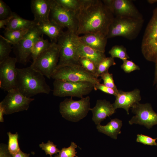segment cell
Returning <instances> with one entry per match:
<instances>
[{"mask_svg":"<svg viewBox=\"0 0 157 157\" xmlns=\"http://www.w3.org/2000/svg\"><path fill=\"white\" fill-rule=\"evenodd\" d=\"M16 88L25 96L31 97L40 93L49 94L51 90L44 76L31 66L16 68Z\"/></svg>","mask_w":157,"mask_h":157,"instance_id":"7a4b0ae2","label":"cell"},{"mask_svg":"<svg viewBox=\"0 0 157 157\" xmlns=\"http://www.w3.org/2000/svg\"><path fill=\"white\" fill-rule=\"evenodd\" d=\"M77 147L76 144L72 142L69 147L62 148L59 154L55 155L54 157H78L76 156L77 152L76 149Z\"/></svg>","mask_w":157,"mask_h":157,"instance_id":"4dcf8cb0","label":"cell"},{"mask_svg":"<svg viewBox=\"0 0 157 157\" xmlns=\"http://www.w3.org/2000/svg\"><path fill=\"white\" fill-rule=\"evenodd\" d=\"M29 29L5 31L4 38L14 45L19 42Z\"/></svg>","mask_w":157,"mask_h":157,"instance_id":"d4e9b609","label":"cell"},{"mask_svg":"<svg viewBox=\"0 0 157 157\" xmlns=\"http://www.w3.org/2000/svg\"><path fill=\"white\" fill-rule=\"evenodd\" d=\"M136 141L141 143L144 145L151 146H157L156 142L157 138H152L142 134H138L137 135Z\"/></svg>","mask_w":157,"mask_h":157,"instance_id":"e575fe53","label":"cell"},{"mask_svg":"<svg viewBox=\"0 0 157 157\" xmlns=\"http://www.w3.org/2000/svg\"><path fill=\"white\" fill-rule=\"evenodd\" d=\"M90 110L92 114V119L97 125L115 112L113 104L106 99L97 100L95 106L91 108Z\"/></svg>","mask_w":157,"mask_h":157,"instance_id":"ac0fdd59","label":"cell"},{"mask_svg":"<svg viewBox=\"0 0 157 157\" xmlns=\"http://www.w3.org/2000/svg\"><path fill=\"white\" fill-rule=\"evenodd\" d=\"M140 90L135 89L130 91L125 92L118 90L115 96V102L113 104L115 109L122 108L129 114V110L141 100Z\"/></svg>","mask_w":157,"mask_h":157,"instance_id":"2e32d148","label":"cell"},{"mask_svg":"<svg viewBox=\"0 0 157 157\" xmlns=\"http://www.w3.org/2000/svg\"><path fill=\"white\" fill-rule=\"evenodd\" d=\"M99 132L103 133L114 139H117V135L121 133L122 121L117 118L112 119L105 125L99 124L97 125Z\"/></svg>","mask_w":157,"mask_h":157,"instance_id":"7402d4cb","label":"cell"},{"mask_svg":"<svg viewBox=\"0 0 157 157\" xmlns=\"http://www.w3.org/2000/svg\"><path fill=\"white\" fill-rule=\"evenodd\" d=\"M121 68L126 73H130L136 70L140 69L139 67L133 61L128 59L123 61Z\"/></svg>","mask_w":157,"mask_h":157,"instance_id":"d590c367","label":"cell"},{"mask_svg":"<svg viewBox=\"0 0 157 157\" xmlns=\"http://www.w3.org/2000/svg\"><path fill=\"white\" fill-rule=\"evenodd\" d=\"M74 33L67 30L58 39L57 43L59 48V59L57 67L80 65L73 40Z\"/></svg>","mask_w":157,"mask_h":157,"instance_id":"9c48e42d","label":"cell"},{"mask_svg":"<svg viewBox=\"0 0 157 157\" xmlns=\"http://www.w3.org/2000/svg\"><path fill=\"white\" fill-rule=\"evenodd\" d=\"M13 14L12 16L8 18L2 20H0V28H3L5 29L6 26L9 23L12 19L13 17Z\"/></svg>","mask_w":157,"mask_h":157,"instance_id":"ab89813d","label":"cell"},{"mask_svg":"<svg viewBox=\"0 0 157 157\" xmlns=\"http://www.w3.org/2000/svg\"><path fill=\"white\" fill-rule=\"evenodd\" d=\"M39 146L41 149L45 151L46 154L49 155L50 157H52V155L54 154H57L60 151V150L57 148L56 145L49 140L46 143L42 142Z\"/></svg>","mask_w":157,"mask_h":157,"instance_id":"1f68e13d","label":"cell"},{"mask_svg":"<svg viewBox=\"0 0 157 157\" xmlns=\"http://www.w3.org/2000/svg\"><path fill=\"white\" fill-rule=\"evenodd\" d=\"M84 0H55L65 8L75 13L78 12L82 7Z\"/></svg>","mask_w":157,"mask_h":157,"instance_id":"484cf974","label":"cell"},{"mask_svg":"<svg viewBox=\"0 0 157 157\" xmlns=\"http://www.w3.org/2000/svg\"><path fill=\"white\" fill-rule=\"evenodd\" d=\"M90 97L88 96L76 101L66 98L59 104V112L65 119L77 122L84 118L90 109Z\"/></svg>","mask_w":157,"mask_h":157,"instance_id":"277c9868","label":"cell"},{"mask_svg":"<svg viewBox=\"0 0 157 157\" xmlns=\"http://www.w3.org/2000/svg\"><path fill=\"white\" fill-rule=\"evenodd\" d=\"M112 58H118L123 61L129 58L126 48L122 45H115L113 46L108 52Z\"/></svg>","mask_w":157,"mask_h":157,"instance_id":"4316f807","label":"cell"},{"mask_svg":"<svg viewBox=\"0 0 157 157\" xmlns=\"http://www.w3.org/2000/svg\"><path fill=\"white\" fill-rule=\"evenodd\" d=\"M0 157H13L8 149V145L4 143L0 144Z\"/></svg>","mask_w":157,"mask_h":157,"instance_id":"f35d334b","label":"cell"},{"mask_svg":"<svg viewBox=\"0 0 157 157\" xmlns=\"http://www.w3.org/2000/svg\"><path fill=\"white\" fill-rule=\"evenodd\" d=\"M17 62L15 57L9 56L0 63V88L4 91L16 89Z\"/></svg>","mask_w":157,"mask_h":157,"instance_id":"9a60e30c","label":"cell"},{"mask_svg":"<svg viewBox=\"0 0 157 157\" xmlns=\"http://www.w3.org/2000/svg\"><path fill=\"white\" fill-rule=\"evenodd\" d=\"M37 25L42 34L48 36L51 43H57L58 39L64 32L63 27L49 20Z\"/></svg>","mask_w":157,"mask_h":157,"instance_id":"44dd1931","label":"cell"},{"mask_svg":"<svg viewBox=\"0 0 157 157\" xmlns=\"http://www.w3.org/2000/svg\"><path fill=\"white\" fill-rule=\"evenodd\" d=\"M144 21V19L115 17L109 27L107 38L122 37L129 40L134 39L141 30Z\"/></svg>","mask_w":157,"mask_h":157,"instance_id":"3957f363","label":"cell"},{"mask_svg":"<svg viewBox=\"0 0 157 157\" xmlns=\"http://www.w3.org/2000/svg\"><path fill=\"white\" fill-rule=\"evenodd\" d=\"M49 20L63 28L76 34L78 26L76 13L69 10L59 5L55 0H52Z\"/></svg>","mask_w":157,"mask_h":157,"instance_id":"30bf717a","label":"cell"},{"mask_svg":"<svg viewBox=\"0 0 157 157\" xmlns=\"http://www.w3.org/2000/svg\"><path fill=\"white\" fill-rule=\"evenodd\" d=\"M100 76L103 80V84L105 86L118 92V90L115 84L112 74L109 73L108 71L101 74Z\"/></svg>","mask_w":157,"mask_h":157,"instance_id":"836d02e7","label":"cell"},{"mask_svg":"<svg viewBox=\"0 0 157 157\" xmlns=\"http://www.w3.org/2000/svg\"><path fill=\"white\" fill-rule=\"evenodd\" d=\"M13 13L9 7L3 1L0 0V19H3L10 17Z\"/></svg>","mask_w":157,"mask_h":157,"instance_id":"8d00e7d4","label":"cell"},{"mask_svg":"<svg viewBox=\"0 0 157 157\" xmlns=\"http://www.w3.org/2000/svg\"><path fill=\"white\" fill-rule=\"evenodd\" d=\"M78 26L76 34L99 33L107 36L115 17L102 0H84L76 14Z\"/></svg>","mask_w":157,"mask_h":157,"instance_id":"6da1fadb","label":"cell"},{"mask_svg":"<svg viewBox=\"0 0 157 157\" xmlns=\"http://www.w3.org/2000/svg\"><path fill=\"white\" fill-rule=\"evenodd\" d=\"M34 100L26 97L16 89L8 92L6 95L0 102V105L3 108L5 115L27 110L31 103Z\"/></svg>","mask_w":157,"mask_h":157,"instance_id":"7c38bea8","label":"cell"},{"mask_svg":"<svg viewBox=\"0 0 157 157\" xmlns=\"http://www.w3.org/2000/svg\"><path fill=\"white\" fill-rule=\"evenodd\" d=\"M10 44L3 37L0 36V63L9 56L12 49Z\"/></svg>","mask_w":157,"mask_h":157,"instance_id":"f546056e","label":"cell"},{"mask_svg":"<svg viewBox=\"0 0 157 157\" xmlns=\"http://www.w3.org/2000/svg\"><path fill=\"white\" fill-rule=\"evenodd\" d=\"M52 43L47 40H44L42 35L35 42L31 51V57L33 60L42 53L48 49L51 46Z\"/></svg>","mask_w":157,"mask_h":157,"instance_id":"cb8c5ba5","label":"cell"},{"mask_svg":"<svg viewBox=\"0 0 157 157\" xmlns=\"http://www.w3.org/2000/svg\"><path fill=\"white\" fill-rule=\"evenodd\" d=\"M115 17L143 19L142 15L130 0H103Z\"/></svg>","mask_w":157,"mask_h":157,"instance_id":"4fadbf2b","label":"cell"},{"mask_svg":"<svg viewBox=\"0 0 157 157\" xmlns=\"http://www.w3.org/2000/svg\"><path fill=\"white\" fill-rule=\"evenodd\" d=\"M94 84L88 82H73L54 80L53 94L60 97L70 96L80 98L90 94L94 89Z\"/></svg>","mask_w":157,"mask_h":157,"instance_id":"52a82bcc","label":"cell"},{"mask_svg":"<svg viewBox=\"0 0 157 157\" xmlns=\"http://www.w3.org/2000/svg\"><path fill=\"white\" fill-rule=\"evenodd\" d=\"M147 2L149 4H153L157 3V0H148Z\"/></svg>","mask_w":157,"mask_h":157,"instance_id":"ee69618b","label":"cell"},{"mask_svg":"<svg viewBox=\"0 0 157 157\" xmlns=\"http://www.w3.org/2000/svg\"><path fill=\"white\" fill-rule=\"evenodd\" d=\"M37 24L34 20L24 19L13 12V17L6 26L5 31L29 29Z\"/></svg>","mask_w":157,"mask_h":157,"instance_id":"603a6c76","label":"cell"},{"mask_svg":"<svg viewBox=\"0 0 157 157\" xmlns=\"http://www.w3.org/2000/svg\"><path fill=\"white\" fill-rule=\"evenodd\" d=\"M5 114L4 110L3 107L0 105V122H4L3 115Z\"/></svg>","mask_w":157,"mask_h":157,"instance_id":"b9f144b4","label":"cell"},{"mask_svg":"<svg viewBox=\"0 0 157 157\" xmlns=\"http://www.w3.org/2000/svg\"><path fill=\"white\" fill-rule=\"evenodd\" d=\"M52 0H32L31 6L34 20L37 24L49 20Z\"/></svg>","mask_w":157,"mask_h":157,"instance_id":"d6986e66","label":"cell"},{"mask_svg":"<svg viewBox=\"0 0 157 157\" xmlns=\"http://www.w3.org/2000/svg\"><path fill=\"white\" fill-rule=\"evenodd\" d=\"M7 134L8 138V149L13 155L17 153L20 150L18 142V134L17 132L13 134L10 132H7Z\"/></svg>","mask_w":157,"mask_h":157,"instance_id":"f1b7e54d","label":"cell"},{"mask_svg":"<svg viewBox=\"0 0 157 157\" xmlns=\"http://www.w3.org/2000/svg\"><path fill=\"white\" fill-rule=\"evenodd\" d=\"M13 157H30V154L25 153L20 150L17 153L13 155Z\"/></svg>","mask_w":157,"mask_h":157,"instance_id":"60d3db41","label":"cell"},{"mask_svg":"<svg viewBox=\"0 0 157 157\" xmlns=\"http://www.w3.org/2000/svg\"><path fill=\"white\" fill-rule=\"evenodd\" d=\"M51 78L64 81L88 82L94 85L100 83L101 81L81 65L57 67Z\"/></svg>","mask_w":157,"mask_h":157,"instance_id":"8992f818","label":"cell"},{"mask_svg":"<svg viewBox=\"0 0 157 157\" xmlns=\"http://www.w3.org/2000/svg\"><path fill=\"white\" fill-rule=\"evenodd\" d=\"M59 48L57 43L51 47L33 61L31 66L49 79L56 69L59 59Z\"/></svg>","mask_w":157,"mask_h":157,"instance_id":"ba28073f","label":"cell"},{"mask_svg":"<svg viewBox=\"0 0 157 157\" xmlns=\"http://www.w3.org/2000/svg\"><path fill=\"white\" fill-rule=\"evenodd\" d=\"M154 83L157 84V63H155Z\"/></svg>","mask_w":157,"mask_h":157,"instance_id":"7bdbcfd3","label":"cell"},{"mask_svg":"<svg viewBox=\"0 0 157 157\" xmlns=\"http://www.w3.org/2000/svg\"><path fill=\"white\" fill-rule=\"evenodd\" d=\"M83 42L92 48L102 52L105 53L107 38L104 34L99 33H90L79 36Z\"/></svg>","mask_w":157,"mask_h":157,"instance_id":"ffe728a7","label":"cell"},{"mask_svg":"<svg viewBox=\"0 0 157 157\" xmlns=\"http://www.w3.org/2000/svg\"><path fill=\"white\" fill-rule=\"evenodd\" d=\"M131 108L132 113L135 115L129 121L130 124H139L148 129L157 124V113L149 104L139 103Z\"/></svg>","mask_w":157,"mask_h":157,"instance_id":"5bb4252c","label":"cell"},{"mask_svg":"<svg viewBox=\"0 0 157 157\" xmlns=\"http://www.w3.org/2000/svg\"><path fill=\"white\" fill-rule=\"evenodd\" d=\"M79 62L83 67L96 77L97 68L92 61L86 58L82 57L80 58Z\"/></svg>","mask_w":157,"mask_h":157,"instance_id":"d6a6232c","label":"cell"},{"mask_svg":"<svg viewBox=\"0 0 157 157\" xmlns=\"http://www.w3.org/2000/svg\"><path fill=\"white\" fill-rule=\"evenodd\" d=\"M116 65L114 58L111 56L106 57L98 65L96 77L98 78L101 74L108 71V69L111 66Z\"/></svg>","mask_w":157,"mask_h":157,"instance_id":"83f0119b","label":"cell"},{"mask_svg":"<svg viewBox=\"0 0 157 157\" xmlns=\"http://www.w3.org/2000/svg\"><path fill=\"white\" fill-rule=\"evenodd\" d=\"M73 40L80 58L84 57L92 61L97 68L100 63L106 57L105 53L97 51L83 42L78 36L74 33Z\"/></svg>","mask_w":157,"mask_h":157,"instance_id":"e0dca14e","label":"cell"},{"mask_svg":"<svg viewBox=\"0 0 157 157\" xmlns=\"http://www.w3.org/2000/svg\"><path fill=\"white\" fill-rule=\"evenodd\" d=\"M42 35L37 24L30 29L19 42L14 45L17 62L24 65L28 62L31 57L34 44Z\"/></svg>","mask_w":157,"mask_h":157,"instance_id":"8fae6325","label":"cell"},{"mask_svg":"<svg viewBox=\"0 0 157 157\" xmlns=\"http://www.w3.org/2000/svg\"><path fill=\"white\" fill-rule=\"evenodd\" d=\"M141 48L142 53L147 60L157 63V7L153 10L145 28Z\"/></svg>","mask_w":157,"mask_h":157,"instance_id":"5b68a950","label":"cell"},{"mask_svg":"<svg viewBox=\"0 0 157 157\" xmlns=\"http://www.w3.org/2000/svg\"><path fill=\"white\" fill-rule=\"evenodd\" d=\"M94 89L95 90H99L106 93L113 95L115 97L117 95V92L114 89L105 86L103 83H100L94 85Z\"/></svg>","mask_w":157,"mask_h":157,"instance_id":"74e56055","label":"cell"}]
</instances>
